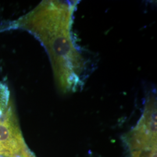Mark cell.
<instances>
[{
  "mask_svg": "<svg viewBox=\"0 0 157 157\" xmlns=\"http://www.w3.org/2000/svg\"><path fill=\"white\" fill-rule=\"evenodd\" d=\"M0 157H36L24 140L8 85L0 82Z\"/></svg>",
  "mask_w": 157,
  "mask_h": 157,
  "instance_id": "cell-2",
  "label": "cell"
},
{
  "mask_svg": "<svg viewBox=\"0 0 157 157\" xmlns=\"http://www.w3.org/2000/svg\"><path fill=\"white\" fill-rule=\"evenodd\" d=\"M78 2L43 1L9 26L28 31L41 42L50 58L57 88L63 93L76 91L85 69L84 58L72 33Z\"/></svg>",
  "mask_w": 157,
  "mask_h": 157,
  "instance_id": "cell-1",
  "label": "cell"
},
{
  "mask_svg": "<svg viewBox=\"0 0 157 157\" xmlns=\"http://www.w3.org/2000/svg\"><path fill=\"white\" fill-rule=\"evenodd\" d=\"M130 157H157V100L150 94L135 128L124 137Z\"/></svg>",
  "mask_w": 157,
  "mask_h": 157,
  "instance_id": "cell-3",
  "label": "cell"
}]
</instances>
